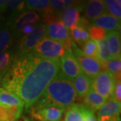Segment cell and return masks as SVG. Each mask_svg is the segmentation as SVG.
Segmentation results:
<instances>
[{"instance_id":"ac0fdd59","label":"cell","mask_w":121,"mask_h":121,"mask_svg":"<svg viewBox=\"0 0 121 121\" xmlns=\"http://www.w3.org/2000/svg\"><path fill=\"white\" fill-rule=\"evenodd\" d=\"M106 102V99L95 91L93 87H91V89L83 98V104L94 112L98 111Z\"/></svg>"},{"instance_id":"74e56055","label":"cell","mask_w":121,"mask_h":121,"mask_svg":"<svg viewBox=\"0 0 121 121\" xmlns=\"http://www.w3.org/2000/svg\"></svg>"},{"instance_id":"30bf717a","label":"cell","mask_w":121,"mask_h":121,"mask_svg":"<svg viewBox=\"0 0 121 121\" xmlns=\"http://www.w3.org/2000/svg\"><path fill=\"white\" fill-rule=\"evenodd\" d=\"M84 4L83 1H79V3L75 1L73 5L65 8L58 16L59 21L69 31L73 30L78 26L81 17L80 12L83 10Z\"/></svg>"},{"instance_id":"4dcf8cb0","label":"cell","mask_w":121,"mask_h":121,"mask_svg":"<svg viewBox=\"0 0 121 121\" xmlns=\"http://www.w3.org/2000/svg\"><path fill=\"white\" fill-rule=\"evenodd\" d=\"M18 118L12 111L0 106V121H16Z\"/></svg>"},{"instance_id":"3957f363","label":"cell","mask_w":121,"mask_h":121,"mask_svg":"<svg viewBox=\"0 0 121 121\" xmlns=\"http://www.w3.org/2000/svg\"><path fill=\"white\" fill-rule=\"evenodd\" d=\"M40 21L38 13L32 11H25L22 13L9 16L6 24L8 26L14 39L22 38V30L28 26H36Z\"/></svg>"},{"instance_id":"8992f818","label":"cell","mask_w":121,"mask_h":121,"mask_svg":"<svg viewBox=\"0 0 121 121\" xmlns=\"http://www.w3.org/2000/svg\"><path fill=\"white\" fill-rule=\"evenodd\" d=\"M46 25L40 22L35 27L32 33L21 38L17 47V54H25L32 52L39 42L45 36Z\"/></svg>"},{"instance_id":"d6986e66","label":"cell","mask_w":121,"mask_h":121,"mask_svg":"<svg viewBox=\"0 0 121 121\" xmlns=\"http://www.w3.org/2000/svg\"><path fill=\"white\" fill-rule=\"evenodd\" d=\"M25 10L39 12L43 16L53 14L50 8L48 0H27L25 1Z\"/></svg>"},{"instance_id":"8fae6325","label":"cell","mask_w":121,"mask_h":121,"mask_svg":"<svg viewBox=\"0 0 121 121\" xmlns=\"http://www.w3.org/2000/svg\"><path fill=\"white\" fill-rule=\"evenodd\" d=\"M45 37L64 44L66 47L71 48L73 41L70 38L69 31L60 21L46 25Z\"/></svg>"},{"instance_id":"e0dca14e","label":"cell","mask_w":121,"mask_h":121,"mask_svg":"<svg viewBox=\"0 0 121 121\" xmlns=\"http://www.w3.org/2000/svg\"><path fill=\"white\" fill-rule=\"evenodd\" d=\"M106 42L109 52L112 58H119L121 54V34L118 31L108 32L106 36Z\"/></svg>"},{"instance_id":"5b68a950","label":"cell","mask_w":121,"mask_h":121,"mask_svg":"<svg viewBox=\"0 0 121 121\" xmlns=\"http://www.w3.org/2000/svg\"><path fill=\"white\" fill-rule=\"evenodd\" d=\"M71 49L82 71L88 77L94 79L98 74L105 70L102 62L85 55L73 42H72Z\"/></svg>"},{"instance_id":"f546056e","label":"cell","mask_w":121,"mask_h":121,"mask_svg":"<svg viewBox=\"0 0 121 121\" xmlns=\"http://www.w3.org/2000/svg\"><path fill=\"white\" fill-rule=\"evenodd\" d=\"M87 32L90 39L94 41H99L106 39L108 33V32L103 28L94 25H91L87 29Z\"/></svg>"},{"instance_id":"ba28073f","label":"cell","mask_w":121,"mask_h":121,"mask_svg":"<svg viewBox=\"0 0 121 121\" xmlns=\"http://www.w3.org/2000/svg\"><path fill=\"white\" fill-rule=\"evenodd\" d=\"M29 111L31 117L36 121H59L65 110L52 106L35 104Z\"/></svg>"},{"instance_id":"d6a6232c","label":"cell","mask_w":121,"mask_h":121,"mask_svg":"<svg viewBox=\"0 0 121 121\" xmlns=\"http://www.w3.org/2000/svg\"><path fill=\"white\" fill-rule=\"evenodd\" d=\"M83 121H98V118L95 116V112L86 107Z\"/></svg>"},{"instance_id":"9a60e30c","label":"cell","mask_w":121,"mask_h":121,"mask_svg":"<svg viewBox=\"0 0 121 121\" xmlns=\"http://www.w3.org/2000/svg\"><path fill=\"white\" fill-rule=\"evenodd\" d=\"M84 16L88 20H94L95 18L106 12L104 1L91 0L86 1L83 7Z\"/></svg>"},{"instance_id":"2e32d148","label":"cell","mask_w":121,"mask_h":121,"mask_svg":"<svg viewBox=\"0 0 121 121\" xmlns=\"http://www.w3.org/2000/svg\"><path fill=\"white\" fill-rule=\"evenodd\" d=\"M93 79L82 72L73 81L75 90L80 98H83L92 87Z\"/></svg>"},{"instance_id":"e575fe53","label":"cell","mask_w":121,"mask_h":121,"mask_svg":"<svg viewBox=\"0 0 121 121\" xmlns=\"http://www.w3.org/2000/svg\"><path fill=\"white\" fill-rule=\"evenodd\" d=\"M6 3L7 0H0V13L5 12Z\"/></svg>"},{"instance_id":"484cf974","label":"cell","mask_w":121,"mask_h":121,"mask_svg":"<svg viewBox=\"0 0 121 121\" xmlns=\"http://www.w3.org/2000/svg\"><path fill=\"white\" fill-rule=\"evenodd\" d=\"M106 9L108 13L121 20V1L120 0H106L104 1Z\"/></svg>"},{"instance_id":"1f68e13d","label":"cell","mask_w":121,"mask_h":121,"mask_svg":"<svg viewBox=\"0 0 121 121\" xmlns=\"http://www.w3.org/2000/svg\"><path fill=\"white\" fill-rule=\"evenodd\" d=\"M112 97L117 102H121V80L115 81V86L113 91Z\"/></svg>"},{"instance_id":"603a6c76","label":"cell","mask_w":121,"mask_h":121,"mask_svg":"<svg viewBox=\"0 0 121 121\" xmlns=\"http://www.w3.org/2000/svg\"><path fill=\"white\" fill-rule=\"evenodd\" d=\"M69 35L71 40L74 43H75L79 44L80 47L90 39L87 30L79 26H77L73 30L69 31Z\"/></svg>"},{"instance_id":"44dd1931","label":"cell","mask_w":121,"mask_h":121,"mask_svg":"<svg viewBox=\"0 0 121 121\" xmlns=\"http://www.w3.org/2000/svg\"><path fill=\"white\" fill-rule=\"evenodd\" d=\"M13 37L10 29L5 23L0 24V52L11 49L13 43Z\"/></svg>"},{"instance_id":"9c48e42d","label":"cell","mask_w":121,"mask_h":121,"mask_svg":"<svg viewBox=\"0 0 121 121\" xmlns=\"http://www.w3.org/2000/svg\"><path fill=\"white\" fill-rule=\"evenodd\" d=\"M82 72V69L72 52V49L67 50L64 55L60 58L59 73L65 78L73 82Z\"/></svg>"},{"instance_id":"ffe728a7","label":"cell","mask_w":121,"mask_h":121,"mask_svg":"<svg viewBox=\"0 0 121 121\" xmlns=\"http://www.w3.org/2000/svg\"><path fill=\"white\" fill-rule=\"evenodd\" d=\"M64 121H83L86 106L83 104H73L65 109Z\"/></svg>"},{"instance_id":"7c38bea8","label":"cell","mask_w":121,"mask_h":121,"mask_svg":"<svg viewBox=\"0 0 121 121\" xmlns=\"http://www.w3.org/2000/svg\"><path fill=\"white\" fill-rule=\"evenodd\" d=\"M0 106L13 112L18 118L22 114L24 103L13 93L0 87Z\"/></svg>"},{"instance_id":"7402d4cb","label":"cell","mask_w":121,"mask_h":121,"mask_svg":"<svg viewBox=\"0 0 121 121\" xmlns=\"http://www.w3.org/2000/svg\"><path fill=\"white\" fill-rule=\"evenodd\" d=\"M16 53V51L11 49L0 52V82L9 69Z\"/></svg>"},{"instance_id":"836d02e7","label":"cell","mask_w":121,"mask_h":121,"mask_svg":"<svg viewBox=\"0 0 121 121\" xmlns=\"http://www.w3.org/2000/svg\"><path fill=\"white\" fill-rule=\"evenodd\" d=\"M35 26H28L25 27L22 31V37L24 36H26V35H28L32 33L33 32V30L35 29Z\"/></svg>"},{"instance_id":"cb8c5ba5","label":"cell","mask_w":121,"mask_h":121,"mask_svg":"<svg viewBox=\"0 0 121 121\" xmlns=\"http://www.w3.org/2000/svg\"><path fill=\"white\" fill-rule=\"evenodd\" d=\"M105 70L112 74L114 80H121V57L113 58L103 63Z\"/></svg>"},{"instance_id":"5bb4252c","label":"cell","mask_w":121,"mask_h":121,"mask_svg":"<svg viewBox=\"0 0 121 121\" xmlns=\"http://www.w3.org/2000/svg\"><path fill=\"white\" fill-rule=\"evenodd\" d=\"M91 25L98 26L103 28L106 31H118L121 30V20L117 19L110 13H103L99 17L95 18L93 22L91 23Z\"/></svg>"},{"instance_id":"277c9868","label":"cell","mask_w":121,"mask_h":121,"mask_svg":"<svg viewBox=\"0 0 121 121\" xmlns=\"http://www.w3.org/2000/svg\"><path fill=\"white\" fill-rule=\"evenodd\" d=\"M70 48L66 47L64 44L44 36L32 52L40 58L55 60L59 59L64 55L67 50Z\"/></svg>"},{"instance_id":"7a4b0ae2","label":"cell","mask_w":121,"mask_h":121,"mask_svg":"<svg viewBox=\"0 0 121 121\" xmlns=\"http://www.w3.org/2000/svg\"><path fill=\"white\" fill-rule=\"evenodd\" d=\"M77 97L73 82L59 72L36 104L52 106L65 110L74 104Z\"/></svg>"},{"instance_id":"4fadbf2b","label":"cell","mask_w":121,"mask_h":121,"mask_svg":"<svg viewBox=\"0 0 121 121\" xmlns=\"http://www.w3.org/2000/svg\"><path fill=\"white\" fill-rule=\"evenodd\" d=\"M121 109V103L111 97L98 110V121H109L114 117H118Z\"/></svg>"},{"instance_id":"83f0119b","label":"cell","mask_w":121,"mask_h":121,"mask_svg":"<svg viewBox=\"0 0 121 121\" xmlns=\"http://www.w3.org/2000/svg\"><path fill=\"white\" fill-rule=\"evenodd\" d=\"M82 48V51L85 55L98 60V47L95 41L90 39L83 44Z\"/></svg>"},{"instance_id":"d4e9b609","label":"cell","mask_w":121,"mask_h":121,"mask_svg":"<svg viewBox=\"0 0 121 121\" xmlns=\"http://www.w3.org/2000/svg\"><path fill=\"white\" fill-rule=\"evenodd\" d=\"M25 1L7 0L5 12H8L9 16L25 12Z\"/></svg>"},{"instance_id":"8d00e7d4","label":"cell","mask_w":121,"mask_h":121,"mask_svg":"<svg viewBox=\"0 0 121 121\" xmlns=\"http://www.w3.org/2000/svg\"><path fill=\"white\" fill-rule=\"evenodd\" d=\"M118 121H121V117H120V118H118Z\"/></svg>"},{"instance_id":"4316f807","label":"cell","mask_w":121,"mask_h":121,"mask_svg":"<svg viewBox=\"0 0 121 121\" xmlns=\"http://www.w3.org/2000/svg\"><path fill=\"white\" fill-rule=\"evenodd\" d=\"M75 1L70 0H51L50 1V8L53 14L59 16L65 8L75 4Z\"/></svg>"},{"instance_id":"f1b7e54d","label":"cell","mask_w":121,"mask_h":121,"mask_svg":"<svg viewBox=\"0 0 121 121\" xmlns=\"http://www.w3.org/2000/svg\"><path fill=\"white\" fill-rule=\"evenodd\" d=\"M95 42L98 47V60L100 62L104 63L105 62L113 59L108 51L107 42L106 39Z\"/></svg>"},{"instance_id":"6da1fadb","label":"cell","mask_w":121,"mask_h":121,"mask_svg":"<svg viewBox=\"0 0 121 121\" xmlns=\"http://www.w3.org/2000/svg\"><path fill=\"white\" fill-rule=\"evenodd\" d=\"M59 70L60 59H45L32 52L16 53L9 69L0 82V87L18 96L26 110L29 111Z\"/></svg>"},{"instance_id":"d590c367","label":"cell","mask_w":121,"mask_h":121,"mask_svg":"<svg viewBox=\"0 0 121 121\" xmlns=\"http://www.w3.org/2000/svg\"><path fill=\"white\" fill-rule=\"evenodd\" d=\"M120 118V116L114 117V118H112V119H110L109 121H118V118Z\"/></svg>"},{"instance_id":"52a82bcc","label":"cell","mask_w":121,"mask_h":121,"mask_svg":"<svg viewBox=\"0 0 121 121\" xmlns=\"http://www.w3.org/2000/svg\"><path fill=\"white\" fill-rule=\"evenodd\" d=\"M114 86V78L106 70L102 71L93 79V89L106 100L112 97Z\"/></svg>"}]
</instances>
